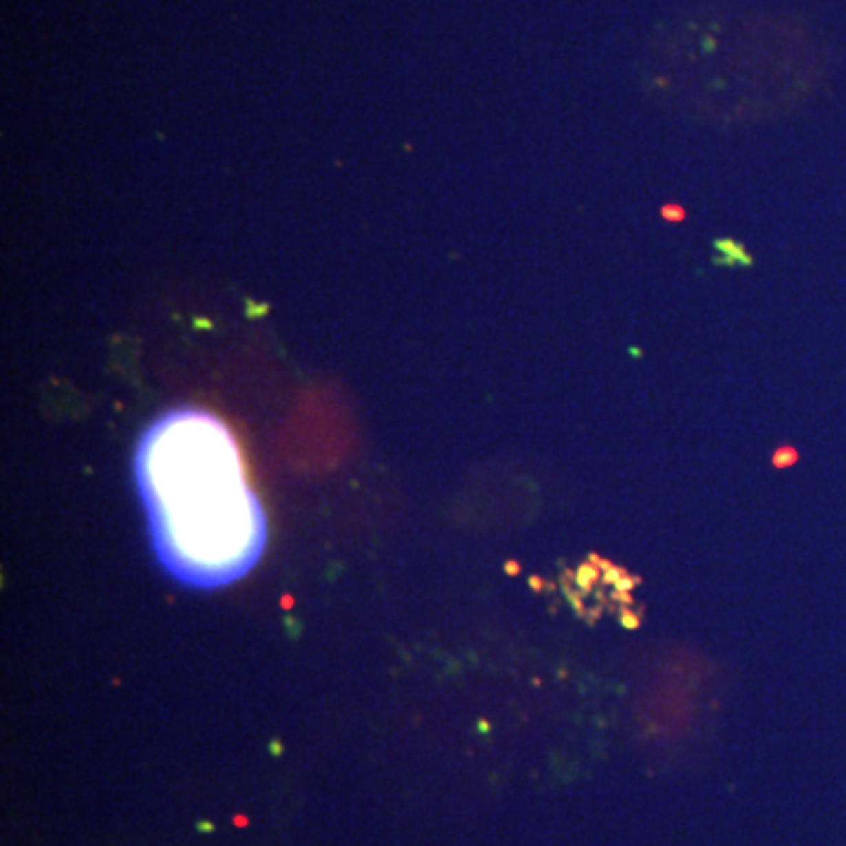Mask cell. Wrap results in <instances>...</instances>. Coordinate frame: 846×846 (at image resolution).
<instances>
[{"mask_svg": "<svg viewBox=\"0 0 846 846\" xmlns=\"http://www.w3.org/2000/svg\"><path fill=\"white\" fill-rule=\"evenodd\" d=\"M134 482L160 567L191 588H221L256 567L268 522L243 451L219 416L176 407L153 419L134 451Z\"/></svg>", "mask_w": 846, "mask_h": 846, "instance_id": "6da1fadb", "label": "cell"}, {"mask_svg": "<svg viewBox=\"0 0 846 846\" xmlns=\"http://www.w3.org/2000/svg\"><path fill=\"white\" fill-rule=\"evenodd\" d=\"M717 249L722 251V256L717 259V264H750V256L743 249L741 243L736 240H719Z\"/></svg>", "mask_w": 846, "mask_h": 846, "instance_id": "7a4b0ae2", "label": "cell"}, {"mask_svg": "<svg viewBox=\"0 0 846 846\" xmlns=\"http://www.w3.org/2000/svg\"><path fill=\"white\" fill-rule=\"evenodd\" d=\"M661 214L666 216L668 221H672V224H679V221L684 219V209L679 207V205H666V207L661 209Z\"/></svg>", "mask_w": 846, "mask_h": 846, "instance_id": "3957f363", "label": "cell"}]
</instances>
